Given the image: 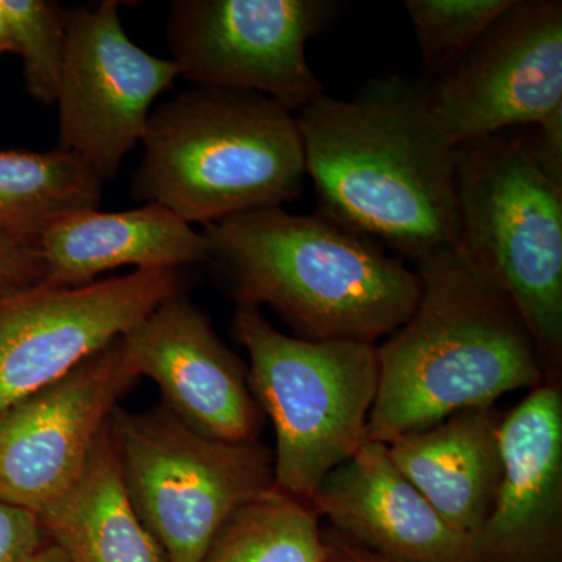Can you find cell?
<instances>
[{
    "label": "cell",
    "instance_id": "cell-1",
    "mask_svg": "<svg viewBox=\"0 0 562 562\" xmlns=\"http://www.w3.org/2000/svg\"><path fill=\"white\" fill-rule=\"evenodd\" d=\"M295 121L321 214L402 260L460 244L457 147L424 81L376 77L349 101L324 92Z\"/></svg>",
    "mask_w": 562,
    "mask_h": 562
},
{
    "label": "cell",
    "instance_id": "cell-2",
    "mask_svg": "<svg viewBox=\"0 0 562 562\" xmlns=\"http://www.w3.org/2000/svg\"><path fill=\"white\" fill-rule=\"evenodd\" d=\"M414 266L420 301L398 330L376 344L379 387L364 442L390 446L547 382L535 339L501 281L460 246L432 251Z\"/></svg>",
    "mask_w": 562,
    "mask_h": 562
},
{
    "label": "cell",
    "instance_id": "cell-3",
    "mask_svg": "<svg viewBox=\"0 0 562 562\" xmlns=\"http://www.w3.org/2000/svg\"><path fill=\"white\" fill-rule=\"evenodd\" d=\"M203 235L236 303L271 306L297 338L376 346L420 301L419 276L402 258L319 211H254Z\"/></svg>",
    "mask_w": 562,
    "mask_h": 562
},
{
    "label": "cell",
    "instance_id": "cell-4",
    "mask_svg": "<svg viewBox=\"0 0 562 562\" xmlns=\"http://www.w3.org/2000/svg\"><path fill=\"white\" fill-rule=\"evenodd\" d=\"M132 198L188 224L279 209L301 195L295 114L257 92L194 87L151 110Z\"/></svg>",
    "mask_w": 562,
    "mask_h": 562
},
{
    "label": "cell",
    "instance_id": "cell-5",
    "mask_svg": "<svg viewBox=\"0 0 562 562\" xmlns=\"http://www.w3.org/2000/svg\"><path fill=\"white\" fill-rule=\"evenodd\" d=\"M462 251L501 281L535 339L546 380L562 383V180L530 128L457 147Z\"/></svg>",
    "mask_w": 562,
    "mask_h": 562
},
{
    "label": "cell",
    "instance_id": "cell-6",
    "mask_svg": "<svg viewBox=\"0 0 562 562\" xmlns=\"http://www.w3.org/2000/svg\"><path fill=\"white\" fill-rule=\"evenodd\" d=\"M233 335L249 355L247 382L276 431L273 486L312 506L317 487L364 443L379 387L376 346L308 341L238 305Z\"/></svg>",
    "mask_w": 562,
    "mask_h": 562
},
{
    "label": "cell",
    "instance_id": "cell-7",
    "mask_svg": "<svg viewBox=\"0 0 562 562\" xmlns=\"http://www.w3.org/2000/svg\"><path fill=\"white\" fill-rule=\"evenodd\" d=\"M110 430L133 508L168 562H201L233 514L273 487L272 450L206 438L166 406H116Z\"/></svg>",
    "mask_w": 562,
    "mask_h": 562
},
{
    "label": "cell",
    "instance_id": "cell-8",
    "mask_svg": "<svg viewBox=\"0 0 562 562\" xmlns=\"http://www.w3.org/2000/svg\"><path fill=\"white\" fill-rule=\"evenodd\" d=\"M336 9L328 0H176L166 40L194 87L257 92L295 114L324 94L306 44Z\"/></svg>",
    "mask_w": 562,
    "mask_h": 562
},
{
    "label": "cell",
    "instance_id": "cell-9",
    "mask_svg": "<svg viewBox=\"0 0 562 562\" xmlns=\"http://www.w3.org/2000/svg\"><path fill=\"white\" fill-rule=\"evenodd\" d=\"M180 269L0 292V414L50 386L183 291Z\"/></svg>",
    "mask_w": 562,
    "mask_h": 562
},
{
    "label": "cell",
    "instance_id": "cell-10",
    "mask_svg": "<svg viewBox=\"0 0 562 562\" xmlns=\"http://www.w3.org/2000/svg\"><path fill=\"white\" fill-rule=\"evenodd\" d=\"M121 3L66 9L65 60L58 81V147L105 183L140 143L154 102L180 77L172 60L133 43Z\"/></svg>",
    "mask_w": 562,
    "mask_h": 562
},
{
    "label": "cell",
    "instance_id": "cell-11",
    "mask_svg": "<svg viewBox=\"0 0 562 562\" xmlns=\"http://www.w3.org/2000/svg\"><path fill=\"white\" fill-rule=\"evenodd\" d=\"M453 147L562 113V3L513 0L452 70L427 85Z\"/></svg>",
    "mask_w": 562,
    "mask_h": 562
},
{
    "label": "cell",
    "instance_id": "cell-12",
    "mask_svg": "<svg viewBox=\"0 0 562 562\" xmlns=\"http://www.w3.org/2000/svg\"><path fill=\"white\" fill-rule=\"evenodd\" d=\"M135 380L120 338L0 414V502L41 514L61 498Z\"/></svg>",
    "mask_w": 562,
    "mask_h": 562
},
{
    "label": "cell",
    "instance_id": "cell-13",
    "mask_svg": "<svg viewBox=\"0 0 562 562\" xmlns=\"http://www.w3.org/2000/svg\"><path fill=\"white\" fill-rule=\"evenodd\" d=\"M136 379L158 384L166 408L191 430L224 442H254L261 414L243 362L183 295L161 303L122 336Z\"/></svg>",
    "mask_w": 562,
    "mask_h": 562
},
{
    "label": "cell",
    "instance_id": "cell-14",
    "mask_svg": "<svg viewBox=\"0 0 562 562\" xmlns=\"http://www.w3.org/2000/svg\"><path fill=\"white\" fill-rule=\"evenodd\" d=\"M502 476L476 562H562V384L542 383L502 417Z\"/></svg>",
    "mask_w": 562,
    "mask_h": 562
},
{
    "label": "cell",
    "instance_id": "cell-15",
    "mask_svg": "<svg viewBox=\"0 0 562 562\" xmlns=\"http://www.w3.org/2000/svg\"><path fill=\"white\" fill-rule=\"evenodd\" d=\"M312 508L333 530L390 562H476L475 543L439 516L384 443L366 441L328 473Z\"/></svg>",
    "mask_w": 562,
    "mask_h": 562
},
{
    "label": "cell",
    "instance_id": "cell-16",
    "mask_svg": "<svg viewBox=\"0 0 562 562\" xmlns=\"http://www.w3.org/2000/svg\"><path fill=\"white\" fill-rule=\"evenodd\" d=\"M43 281L50 286H81L122 266L180 269L209 262L205 235L157 203L105 213L74 211L36 239Z\"/></svg>",
    "mask_w": 562,
    "mask_h": 562
},
{
    "label": "cell",
    "instance_id": "cell-17",
    "mask_svg": "<svg viewBox=\"0 0 562 562\" xmlns=\"http://www.w3.org/2000/svg\"><path fill=\"white\" fill-rule=\"evenodd\" d=\"M502 414L479 406L387 446L395 468L453 530L476 543L502 476Z\"/></svg>",
    "mask_w": 562,
    "mask_h": 562
},
{
    "label": "cell",
    "instance_id": "cell-18",
    "mask_svg": "<svg viewBox=\"0 0 562 562\" xmlns=\"http://www.w3.org/2000/svg\"><path fill=\"white\" fill-rule=\"evenodd\" d=\"M38 517L70 562H168L125 490L110 419L79 482Z\"/></svg>",
    "mask_w": 562,
    "mask_h": 562
},
{
    "label": "cell",
    "instance_id": "cell-19",
    "mask_svg": "<svg viewBox=\"0 0 562 562\" xmlns=\"http://www.w3.org/2000/svg\"><path fill=\"white\" fill-rule=\"evenodd\" d=\"M103 181L79 158L50 151H0V235L35 243L65 214L98 209Z\"/></svg>",
    "mask_w": 562,
    "mask_h": 562
},
{
    "label": "cell",
    "instance_id": "cell-20",
    "mask_svg": "<svg viewBox=\"0 0 562 562\" xmlns=\"http://www.w3.org/2000/svg\"><path fill=\"white\" fill-rule=\"evenodd\" d=\"M201 562H325L319 517L273 486L233 514Z\"/></svg>",
    "mask_w": 562,
    "mask_h": 562
},
{
    "label": "cell",
    "instance_id": "cell-21",
    "mask_svg": "<svg viewBox=\"0 0 562 562\" xmlns=\"http://www.w3.org/2000/svg\"><path fill=\"white\" fill-rule=\"evenodd\" d=\"M513 0H406L419 46L424 83L446 76Z\"/></svg>",
    "mask_w": 562,
    "mask_h": 562
},
{
    "label": "cell",
    "instance_id": "cell-22",
    "mask_svg": "<svg viewBox=\"0 0 562 562\" xmlns=\"http://www.w3.org/2000/svg\"><path fill=\"white\" fill-rule=\"evenodd\" d=\"M14 54L24 65L25 88L36 102L55 105L65 60L66 9L52 0H0Z\"/></svg>",
    "mask_w": 562,
    "mask_h": 562
},
{
    "label": "cell",
    "instance_id": "cell-23",
    "mask_svg": "<svg viewBox=\"0 0 562 562\" xmlns=\"http://www.w3.org/2000/svg\"><path fill=\"white\" fill-rule=\"evenodd\" d=\"M38 514L0 502V562L27 560L44 543Z\"/></svg>",
    "mask_w": 562,
    "mask_h": 562
},
{
    "label": "cell",
    "instance_id": "cell-24",
    "mask_svg": "<svg viewBox=\"0 0 562 562\" xmlns=\"http://www.w3.org/2000/svg\"><path fill=\"white\" fill-rule=\"evenodd\" d=\"M43 277L35 243L0 235V292L32 286L43 281Z\"/></svg>",
    "mask_w": 562,
    "mask_h": 562
},
{
    "label": "cell",
    "instance_id": "cell-25",
    "mask_svg": "<svg viewBox=\"0 0 562 562\" xmlns=\"http://www.w3.org/2000/svg\"><path fill=\"white\" fill-rule=\"evenodd\" d=\"M322 541L325 547V562H390L362 549L333 528L322 530Z\"/></svg>",
    "mask_w": 562,
    "mask_h": 562
},
{
    "label": "cell",
    "instance_id": "cell-26",
    "mask_svg": "<svg viewBox=\"0 0 562 562\" xmlns=\"http://www.w3.org/2000/svg\"><path fill=\"white\" fill-rule=\"evenodd\" d=\"M22 562H70L69 558L66 557V553L63 552L60 547L57 543L44 542L43 546L36 550L35 553H32L27 560Z\"/></svg>",
    "mask_w": 562,
    "mask_h": 562
},
{
    "label": "cell",
    "instance_id": "cell-27",
    "mask_svg": "<svg viewBox=\"0 0 562 562\" xmlns=\"http://www.w3.org/2000/svg\"><path fill=\"white\" fill-rule=\"evenodd\" d=\"M14 52L13 36H11L10 25L7 22L5 14L0 10V57Z\"/></svg>",
    "mask_w": 562,
    "mask_h": 562
}]
</instances>
